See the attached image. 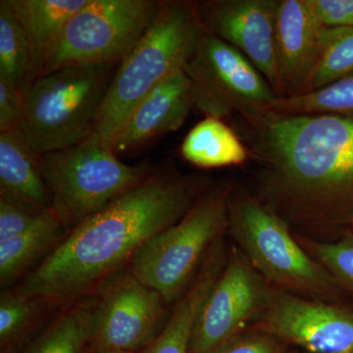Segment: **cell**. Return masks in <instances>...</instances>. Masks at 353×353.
Returning <instances> with one entry per match:
<instances>
[{
    "instance_id": "1",
    "label": "cell",
    "mask_w": 353,
    "mask_h": 353,
    "mask_svg": "<svg viewBox=\"0 0 353 353\" xmlns=\"http://www.w3.org/2000/svg\"><path fill=\"white\" fill-rule=\"evenodd\" d=\"M245 122L256 194L290 228L328 232L353 223V117L266 112Z\"/></svg>"
},
{
    "instance_id": "2",
    "label": "cell",
    "mask_w": 353,
    "mask_h": 353,
    "mask_svg": "<svg viewBox=\"0 0 353 353\" xmlns=\"http://www.w3.org/2000/svg\"><path fill=\"white\" fill-rule=\"evenodd\" d=\"M208 187L199 176L154 169L69 231L16 290L48 305L77 301L105 284L146 241L182 219Z\"/></svg>"
},
{
    "instance_id": "3",
    "label": "cell",
    "mask_w": 353,
    "mask_h": 353,
    "mask_svg": "<svg viewBox=\"0 0 353 353\" xmlns=\"http://www.w3.org/2000/svg\"><path fill=\"white\" fill-rule=\"evenodd\" d=\"M203 31L197 2L159 1L150 27L116 69L94 132L111 145L134 109L185 68Z\"/></svg>"
},
{
    "instance_id": "4",
    "label": "cell",
    "mask_w": 353,
    "mask_h": 353,
    "mask_svg": "<svg viewBox=\"0 0 353 353\" xmlns=\"http://www.w3.org/2000/svg\"><path fill=\"white\" fill-rule=\"evenodd\" d=\"M229 227L254 270L281 292L334 303L345 290L301 246L290 226L255 194L232 190Z\"/></svg>"
},
{
    "instance_id": "5",
    "label": "cell",
    "mask_w": 353,
    "mask_h": 353,
    "mask_svg": "<svg viewBox=\"0 0 353 353\" xmlns=\"http://www.w3.org/2000/svg\"><path fill=\"white\" fill-rule=\"evenodd\" d=\"M119 64L67 65L43 74L23 92L18 132L37 154L80 143L97 115Z\"/></svg>"
},
{
    "instance_id": "6",
    "label": "cell",
    "mask_w": 353,
    "mask_h": 353,
    "mask_svg": "<svg viewBox=\"0 0 353 353\" xmlns=\"http://www.w3.org/2000/svg\"><path fill=\"white\" fill-rule=\"evenodd\" d=\"M50 210L66 230L78 226L143 183L154 169L121 161L112 146L92 132L64 150L39 155Z\"/></svg>"
},
{
    "instance_id": "7",
    "label": "cell",
    "mask_w": 353,
    "mask_h": 353,
    "mask_svg": "<svg viewBox=\"0 0 353 353\" xmlns=\"http://www.w3.org/2000/svg\"><path fill=\"white\" fill-rule=\"evenodd\" d=\"M233 187L206 190L182 219L146 241L130 262L132 275L168 305L189 290L209 250L228 231Z\"/></svg>"
},
{
    "instance_id": "8",
    "label": "cell",
    "mask_w": 353,
    "mask_h": 353,
    "mask_svg": "<svg viewBox=\"0 0 353 353\" xmlns=\"http://www.w3.org/2000/svg\"><path fill=\"white\" fill-rule=\"evenodd\" d=\"M158 6L157 0H88L51 48L41 75L67 65L120 64L150 27Z\"/></svg>"
},
{
    "instance_id": "9",
    "label": "cell",
    "mask_w": 353,
    "mask_h": 353,
    "mask_svg": "<svg viewBox=\"0 0 353 353\" xmlns=\"http://www.w3.org/2000/svg\"><path fill=\"white\" fill-rule=\"evenodd\" d=\"M183 71L192 85L194 108L205 117L223 120L236 113L243 121L250 120L266 113L278 99L241 51L205 29Z\"/></svg>"
},
{
    "instance_id": "10",
    "label": "cell",
    "mask_w": 353,
    "mask_h": 353,
    "mask_svg": "<svg viewBox=\"0 0 353 353\" xmlns=\"http://www.w3.org/2000/svg\"><path fill=\"white\" fill-rule=\"evenodd\" d=\"M274 292L243 252L232 250L197 317L190 353H211L238 336L263 312Z\"/></svg>"
},
{
    "instance_id": "11",
    "label": "cell",
    "mask_w": 353,
    "mask_h": 353,
    "mask_svg": "<svg viewBox=\"0 0 353 353\" xmlns=\"http://www.w3.org/2000/svg\"><path fill=\"white\" fill-rule=\"evenodd\" d=\"M92 307L90 345L95 352H139L160 333L166 306L162 296L129 273L102 285Z\"/></svg>"
},
{
    "instance_id": "12",
    "label": "cell",
    "mask_w": 353,
    "mask_h": 353,
    "mask_svg": "<svg viewBox=\"0 0 353 353\" xmlns=\"http://www.w3.org/2000/svg\"><path fill=\"white\" fill-rule=\"evenodd\" d=\"M252 329L311 353H353V310L275 290Z\"/></svg>"
},
{
    "instance_id": "13",
    "label": "cell",
    "mask_w": 353,
    "mask_h": 353,
    "mask_svg": "<svg viewBox=\"0 0 353 353\" xmlns=\"http://www.w3.org/2000/svg\"><path fill=\"white\" fill-rule=\"evenodd\" d=\"M279 1L208 0L197 6L204 29L241 51L281 97L276 55Z\"/></svg>"
},
{
    "instance_id": "14",
    "label": "cell",
    "mask_w": 353,
    "mask_h": 353,
    "mask_svg": "<svg viewBox=\"0 0 353 353\" xmlns=\"http://www.w3.org/2000/svg\"><path fill=\"white\" fill-rule=\"evenodd\" d=\"M324 30L308 0L279 1L276 55L281 97L303 94L321 57Z\"/></svg>"
},
{
    "instance_id": "15",
    "label": "cell",
    "mask_w": 353,
    "mask_h": 353,
    "mask_svg": "<svg viewBox=\"0 0 353 353\" xmlns=\"http://www.w3.org/2000/svg\"><path fill=\"white\" fill-rule=\"evenodd\" d=\"M194 108L192 85L183 70L155 88L134 109L111 146L116 154L136 152L183 126Z\"/></svg>"
},
{
    "instance_id": "16",
    "label": "cell",
    "mask_w": 353,
    "mask_h": 353,
    "mask_svg": "<svg viewBox=\"0 0 353 353\" xmlns=\"http://www.w3.org/2000/svg\"><path fill=\"white\" fill-rule=\"evenodd\" d=\"M228 256L221 239L209 250L194 282L176 301L160 333L136 353H190L194 324L209 292L226 266Z\"/></svg>"
},
{
    "instance_id": "17",
    "label": "cell",
    "mask_w": 353,
    "mask_h": 353,
    "mask_svg": "<svg viewBox=\"0 0 353 353\" xmlns=\"http://www.w3.org/2000/svg\"><path fill=\"white\" fill-rule=\"evenodd\" d=\"M88 0H6L22 26L32 54L31 83L43 71L44 62L69 21Z\"/></svg>"
},
{
    "instance_id": "18",
    "label": "cell",
    "mask_w": 353,
    "mask_h": 353,
    "mask_svg": "<svg viewBox=\"0 0 353 353\" xmlns=\"http://www.w3.org/2000/svg\"><path fill=\"white\" fill-rule=\"evenodd\" d=\"M0 196L50 210L39 155L28 145L18 130L0 132Z\"/></svg>"
},
{
    "instance_id": "19",
    "label": "cell",
    "mask_w": 353,
    "mask_h": 353,
    "mask_svg": "<svg viewBox=\"0 0 353 353\" xmlns=\"http://www.w3.org/2000/svg\"><path fill=\"white\" fill-rule=\"evenodd\" d=\"M185 161L202 169L245 163L250 159L245 143L222 119L204 118L190 129L180 148Z\"/></svg>"
},
{
    "instance_id": "20",
    "label": "cell",
    "mask_w": 353,
    "mask_h": 353,
    "mask_svg": "<svg viewBox=\"0 0 353 353\" xmlns=\"http://www.w3.org/2000/svg\"><path fill=\"white\" fill-rule=\"evenodd\" d=\"M66 232V228L51 212L31 231L0 241L1 285L19 278L43 255L48 256L64 240Z\"/></svg>"
},
{
    "instance_id": "21",
    "label": "cell",
    "mask_w": 353,
    "mask_h": 353,
    "mask_svg": "<svg viewBox=\"0 0 353 353\" xmlns=\"http://www.w3.org/2000/svg\"><path fill=\"white\" fill-rule=\"evenodd\" d=\"M267 112L282 116L329 115L353 117V72L319 90L292 97H278Z\"/></svg>"
},
{
    "instance_id": "22",
    "label": "cell",
    "mask_w": 353,
    "mask_h": 353,
    "mask_svg": "<svg viewBox=\"0 0 353 353\" xmlns=\"http://www.w3.org/2000/svg\"><path fill=\"white\" fill-rule=\"evenodd\" d=\"M32 54L22 26L0 1V80L24 92L31 83Z\"/></svg>"
},
{
    "instance_id": "23",
    "label": "cell",
    "mask_w": 353,
    "mask_h": 353,
    "mask_svg": "<svg viewBox=\"0 0 353 353\" xmlns=\"http://www.w3.org/2000/svg\"><path fill=\"white\" fill-rule=\"evenodd\" d=\"M92 307L79 306L55 320L22 353H81L90 343Z\"/></svg>"
},
{
    "instance_id": "24",
    "label": "cell",
    "mask_w": 353,
    "mask_h": 353,
    "mask_svg": "<svg viewBox=\"0 0 353 353\" xmlns=\"http://www.w3.org/2000/svg\"><path fill=\"white\" fill-rule=\"evenodd\" d=\"M352 72L353 26L325 27L321 57L303 94L319 90Z\"/></svg>"
},
{
    "instance_id": "25",
    "label": "cell",
    "mask_w": 353,
    "mask_h": 353,
    "mask_svg": "<svg viewBox=\"0 0 353 353\" xmlns=\"http://www.w3.org/2000/svg\"><path fill=\"white\" fill-rule=\"evenodd\" d=\"M294 234L304 250L333 276L343 290L353 294L352 230L333 241H320L304 234Z\"/></svg>"
},
{
    "instance_id": "26",
    "label": "cell",
    "mask_w": 353,
    "mask_h": 353,
    "mask_svg": "<svg viewBox=\"0 0 353 353\" xmlns=\"http://www.w3.org/2000/svg\"><path fill=\"white\" fill-rule=\"evenodd\" d=\"M46 305L48 304L39 299L23 296L17 290L3 292L0 299L1 345L11 343L29 328Z\"/></svg>"
},
{
    "instance_id": "27",
    "label": "cell",
    "mask_w": 353,
    "mask_h": 353,
    "mask_svg": "<svg viewBox=\"0 0 353 353\" xmlns=\"http://www.w3.org/2000/svg\"><path fill=\"white\" fill-rule=\"evenodd\" d=\"M50 213L51 210L32 208L13 199L0 196V241L31 231Z\"/></svg>"
},
{
    "instance_id": "28",
    "label": "cell",
    "mask_w": 353,
    "mask_h": 353,
    "mask_svg": "<svg viewBox=\"0 0 353 353\" xmlns=\"http://www.w3.org/2000/svg\"><path fill=\"white\" fill-rule=\"evenodd\" d=\"M276 338L252 329L241 332L211 353H277Z\"/></svg>"
},
{
    "instance_id": "29",
    "label": "cell",
    "mask_w": 353,
    "mask_h": 353,
    "mask_svg": "<svg viewBox=\"0 0 353 353\" xmlns=\"http://www.w3.org/2000/svg\"><path fill=\"white\" fill-rule=\"evenodd\" d=\"M313 12L324 27L350 26L353 0H308Z\"/></svg>"
},
{
    "instance_id": "30",
    "label": "cell",
    "mask_w": 353,
    "mask_h": 353,
    "mask_svg": "<svg viewBox=\"0 0 353 353\" xmlns=\"http://www.w3.org/2000/svg\"><path fill=\"white\" fill-rule=\"evenodd\" d=\"M23 109V92L0 80V132L18 129Z\"/></svg>"
},
{
    "instance_id": "31",
    "label": "cell",
    "mask_w": 353,
    "mask_h": 353,
    "mask_svg": "<svg viewBox=\"0 0 353 353\" xmlns=\"http://www.w3.org/2000/svg\"><path fill=\"white\" fill-rule=\"evenodd\" d=\"M94 353H134V352H95Z\"/></svg>"
},
{
    "instance_id": "32",
    "label": "cell",
    "mask_w": 353,
    "mask_h": 353,
    "mask_svg": "<svg viewBox=\"0 0 353 353\" xmlns=\"http://www.w3.org/2000/svg\"><path fill=\"white\" fill-rule=\"evenodd\" d=\"M350 229H352V231H353V223H352V226H350Z\"/></svg>"
},
{
    "instance_id": "33",
    "label": "cell",
    "mask_w": 353,
    "mask_h": 353,
    "mask_svg": "<svg viewBox=\"0 0 353 353\" xmlns=\"http://www.w3.org/2000/svg\"><path fill=\"white\" fill-rule=\"evenodd\" d=\"M350 26H353V20H352V25H350Z\"/></svg>"
}]
</instances>
